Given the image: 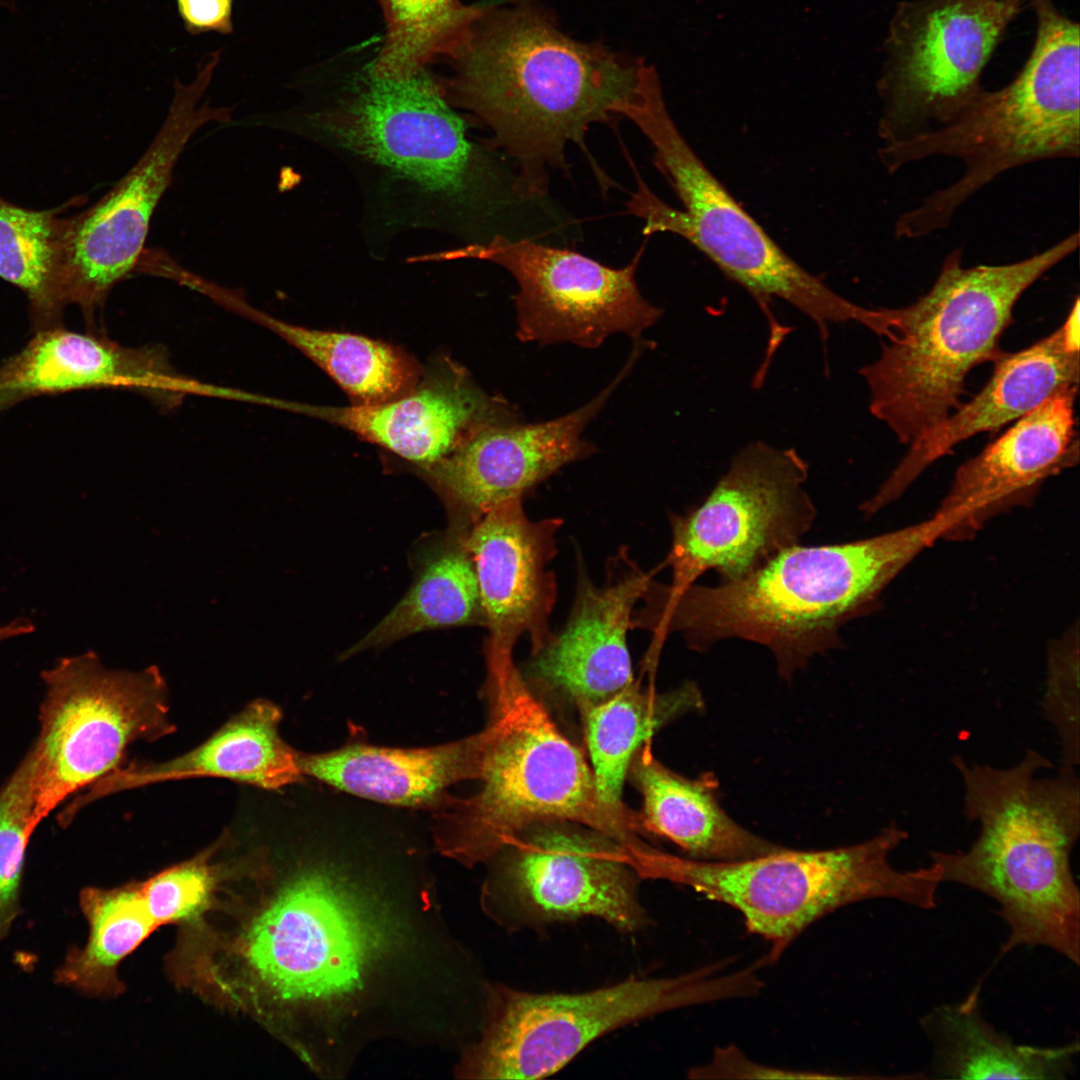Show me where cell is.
<instances>
[{
  "instance_id": "obj_1",
  "label": "cell",
  "mask_w": 1080,
  "mask_h": 1080,
  "mask_svg": "<svg viewBox=\"0 0 1080 1080\" xmlns=\"http://www.w3.org/2000/svg\"><path fill=\"white\" fill-rule=\"evenodd\" d=\"M271 125L345 165L376 246L421 229L464 241L458 252L487 243L484 230L503 200L499 170L426 70L397 79L368 67L325 104Z\"/></svg>"
},
{
  "instance_id": "obj_2",
  "label": "cell",
  "mask_w": 1080,
  "mask_h": 1080,
  "mask_svg": "<svg viewBox=\"0 0 1080 1080\" xmlns=\"http://www.w3.org/2000/svg\"><path fill=\"white\" fill-rule=\"evenodd\" d=\"M452 59L455 73L443 83L450 103L512 158V191L524 200L546 195L551 168L567 169L568 143L585 149L592 124L619 116L647 66L570 38L534 0L488 3Z\"/></svg>"
},
{
  "instance_id": "obj_3",
  "label": "cell",
  "mask_w": 1080,
  "mask_h": 1080,
  "mask_svg": "<svg viewBox=\"0 0 1080 1080\" xmlns=\"http://www.w3.org/2000/svg\"><path fill=\"white\" fill-rule=\"evenodd\" d=\"M947 519L922 522L869 538L784 549L763 565L713 586L692 584L671 592L653 582L638 610L651 646L680 633L705 652L726 639L767 647L778 674L790 680L816 654L841 646L840 629L869 611L888 584L922 551L943 538Z\"/></svg>"
},
{
  "instance_id": "obj_4",
  "label": "cell",
  "mask_w": 1080,
  "mask_h": 1080,
  "mask_svg": "<svg viewBox=\"0 0 1080 1080\" xmlns=\"http://www.w3.org/2000/svg\"><path fill=\"white\" fill-rule=\"evenodd\" d=\"M963 786L964 814L979 826L966 850L929 852L942 882L992 898L1008 927L1001 948L1044 946L1080 962V892L1072 851L1080 835L1077 768L1029 748L1009 767L951 759Z\"/></svg>"
},
{
  "instance_id": "obj_5",
  "label": "cell",
  "mask_w": 1080,
  "mask_h": 1080,
  "mask_svg": "<svg viewBox=\"0 0 1080 1080\" xmlns=\"http://www.w3.org/2000/svg\"><path fill=\"white\" fill-rule=\"evenodd\" d=\"M486 667L481 787L434 811L440 851L465 864L486 862L527 828L564 821L606 835L637 858L649 845L640 817L602 800L591 767L533 693L513 650L486 648Z\"/></svg>"
},
{
  "instance_id": "obj_6",
  "label": "cell",
  "mask_w": 1080,
  "mask_h": 1080,
  "mask_svg": "<svg viewBox=\"0 0 1080 1080\" xmlns=\"http://www.w3.org/2000/svg\"><path fill=\"white\" fill-rule=\"evenodd\" d=\"M1079 246L1075 232L1025 259L964 267L962 249L944 259L931 288L900 308H873L868 329L883 338L859 373L869 410L910 445L961 405L975 367L995 361L1022 294Z\"/></svg>"
},
{
  "instance_id": "obj_7",
  "label": "cell",
  "mask_w": 1080,
  "mask_h": 1080,
  "mask_svg": "<svg viewBox=\"0 0 1080 1080\" xmlns=\"http://www.w3.org/2000/svg\"><path fill=\"white\" fill-rule=\"evenodd\" d=\"M1026 1L1035 16V37L1015 77L1002 88L984 89L946 124L878 150L889 173L935 156L959 159L965 168L953 184L898 217L897 238L917 239L945 229L960 206L1006 171L1079 157V23L1053 0Z\"/></svg>"
},
{
  "instance_id": "obj_8",
  "label": "cell",
  "mask_w": 1080,
  "mask_h": 1080,
  "mask_svg": "<svg viewBox=\"0 0 1080 1080\" xmlns=\"http://www.w3.org/2000/svg\"><path fill=\"white\" fill-rule=\"evenodd\" d=\"M621 116L631 120L653 147L656 168L682 203L674 208L656 196L634 168L637 189L628 211L644 221L643 234L670 232L687 240L729 279L747 290L768 319L769 345L786 335L768 304L782 300L817 325L857 322L861 306L839 295L804 269L737 202L686 141L665 105L658 78H648Z\"/></svg>"
},
{
  "instance_id": "obj_9",
  "label": "cell",
  "mask_w": 1080,
  "mask_h": 1080,
  "mask_svg": "<svg viewBox=\"0 0 1080 1080\" xmlns=\"http://www.w3.org/2000/svg\"><path fill=\"white\" fill-rule=\"evenodd\" d=\"M908 837L892 822L857 844L828 850L783 849L738 861H701L654 848L644 878L687 886L737 910L749 934L770 944L764 964L778 961L813 923L842 907L892 899L920 909L937 905L939 867L900 870L892 852Z\"/></svg>"
},
{
  "instance_id": "obj_10",
  "label": "cell",
  "mask_w": 1080,
  "mask_h": 1080,
  "mask_svg": "<svg viewBox=\"0 0 1080 1080\" xmlns=\"http://www.w3.org/2000/svg\"><path fill=\"white\" fill-rule=\"evenodd\" d=\"M307 815L310 855L237 936L240 985L257 1000L329 1001L360 987L380 929L325 852L326 807Z\"/></svg>"
},
{
  "instance_id": "obj_11",
  "label": "cell",
  "mask_w": 1080,
  "mask_h": 1080,
  "mask_svg": "<svg viewBox=\"0 0 1080 1080\" xmlns=\"http://www.w3.org/2000/svg\"><path fill=\"white\" fill-rule=\"evenodd\" d=\"M720 970L718 963L673 977H630L576 993L497 985L472 1072L489 1079L545 1078L614 1030L680 1008L751 997L763 986L754 967Z\"/></svg>"
},
{
  "instance_id": "obj_12",
  "label": "cell",
  "mask_w": 1080,
  "mask_h": 1080,
  "mask_svg": "<svg viewBox=\"0 0 1080 1080\" xmlns=\"http://www.w3.org/2000/svg\"><path fill=\"white\" fill-rule=\"evenodd\" d=\"M41 677L46 692L40 733L27 754L39 822L119 767L132 743L176 730L167 685L156 666L109 670L89 651L60 658Z\"/></svg>"
},
{
  "instance_id": "obj_13",
  "label": "cell",
  "mask_w": 1080,
  "mask_h": 1080,
  "mask_svg": "<svg viewBox=\"0 0 1080 1080\" xmlns=\"http://www.w3.org/2000/svg\"><path fill=\"white\" fill-rule=\"evenodd\" d=\"M1026 0H902L884 40L877 90L882 144L954 119L985 89L982 76Z\"/></svg>"
},
{
  "instance_id": "obj_14",
  "label": "cell",
  "mask_w": 1080,
  "mask_h": 1080,
  "mask_svg": "<svg viewBox=\"0 0 1080 1080\" xmlns=\"http://www.w3.org/2000/svg\"><path fill=\"white\" fill-rule=\"evenodd\" d=\"M808 474L794 448L760 441L742 448L700 505L671 514V546L660 566L671 569L666 588L680 591L709 570L738 579L799 544L817 515Z\"/></svg>"
},
{
  "instance_id": "obj_15",
  "label": "cell",
  "mask_w": 1080,
  "mask_h": 1080,
  "mask_svg": "<svg viewBox=\"0 0 1080 1080\" xmlns=\"http://www.w3.org/2000/svg\"><path fill=\"white\" fill-rule=\"evenodd\" d=\"M489 861V914L511 932L584 917L623 933L647 928L631 854L606 835L564 821L535 824Z\"/></svg>"
},
{
  "instance_id": "obj_16",
  "label": "cell",
  "mask_w": 1080,
  "mask_h": 1080,
  "mask_svg": "<svg viewBox=\"0 0 1080 1080\" xmlns=\"http://www.w3.org/2000/svg\"><path fill=\"white\" fill-rule=\"evenodd\" d=\"M220 58L210 52L198 64L192 81L175 79L167 115L142 156L98 202L65 219L63 299L65 304H77L87 317L139 264L152 216L188 141L208 123L231 121L234 107L201 101Z\"/></svg>"
},
{
  "instance_id": "obj_17",
  "label": "cell",
  "mask_w": 1080,
  "mask_h": 1080,
  "mask_svg": "<svg viewBox=\"0 0 1080 1080\" xmlns=\"http://www.w3.org/2000/svg\"><path fill=\"white\" fill-rule=\"evenodd\" d=\"M641 253L612 268L573 250L498 234L467 257L494 262L516 280L520 341L596 348L614 333L640 338L662 315L637 286Z\"/></svg>"
},
{
  "instance_id": "obj_18",
  "label": "cell",
  "mask_w": 1080,
  "mask_h": 1080,
  "mask_svg": "<svg viewBox=\"0 0 1080 1080\" xmlns=\"http://www.w3.org/2000/svg\"><path fill=\"white\" fill-rule=\"evenodd\" d=\"M631 354L614 380L573 412L541 423L520 421L481 428L449 454L428 465L433 483L470 528L498 505L522 499L534 486L571 462L594 452L583 438L636 360Z\"/></svg>"
},
{
  "instance_id": "obj_19",
  "label": "cell",
  "mask_w": 1080,
  "mask_h": 1080,
  "mask_svg": "<svg viewBox=\"0 0 1080 1080\" xmlns=\"http://www.w3.org/2000/svg\"><path fill=\"white\" fill-rule=\"evenodd\" d=\"M653 573H645L625 551L610 561L599 587L579 559L574 603L559 634L532 654L523 674L579 708L614 695L633 679L627 633L634 607Z\"/></svg>"
},
{
  "instance_id": "obj_20",
  "label": "cell",
  "mask_w": 1080,
  "mask_h": 1080,
  "mask_svg": "<svg viewBox=\"0 0 1080 1080\" xmlns=\"http://www.w3.org/2000/svg\"><path fill=\"white\" fill-rule=\"evenodd\" d=\"M985 386L967 403L909 445V449L876 493L861 505L871 516L897 500L934 462L960 443L983 432H995L1016 421L1053 395L1079 389V332L1063 324L1036 343L1002 353Z\"/></svg>"
},
{
  "instance_id": "obj_21",
  "label": "cell",
  "mask_w": 1080,
  "mask_h": 1080,
  "mask_svg": "<svg viewBox=\"0 0 1080 1080\" xmlns=\"http://www.w3.org/2000/svg\"><path fill=\"white\" fill-rule=\"evenodd\" d=\"M1078 390L1053 395L959 466L936 510L951 524L944 538L974 535L995 515L1031 501L1048 478L1078 464Z\"/></svg>"
},
{
  "instance_id": "obj_22",
  "label": "cell",
  "mask_w": 1080,
  "mask_h": 1080,
  "mask_svg": "<svg viewBox=\"0 0 1080 1080\" xmlns=\"http://www.w3.org/2000/svg\"><path fill=\"white\" fill-rule=\"evenodd\" d=\"M559 518L533 521L522 499L504 502L474 522L466 534L489 632L487 646L514 650L527 636L531 654L552 639L549 617L556 581L548 565L556 555Z\"/></svg>"
},
{
  "instance_id": "obj_23",
  "label": "cell",
  "mask_w": 1080,
  "mask_h": 1080,
  "mask_svg": "<svg viewBox=\"0 0 1080 1080\" xmlns=\"http://www.w3.org/2000/svg\"><path fill=\"white\" fill-rule=\"evenodd\" d=\"M135 389L176 403L208 396L211 385L178 374L159 347L129 348L59 327L39 330L0 366V410L30 397L85 388Z\"/></svg>"
},
{
  "instance_id": "obj_24",
  "label": "cell",
  "mask_w": 1080,
  "mask_h": 1080,
  "mask_svg": "<svg viewBox=\"0 0 1080 1080\" xmlns=\"http://www.w3.org/2000/svg\"><path fill=\"white\" fill-rule=\"evenodd\" d=\"M282 711L257 699L233 715L206 741L174 758L120 765L89 786L61 813L71 821L85 805L125 790L202 777L229 779L265 790L302 784L297 750L280 735Z\"/></svg>"
},
{
  "instance_id": "obj_25",
  "label": "cell",
  "mask_w": 1080,
  "mask_h": 1080,
  "mask_svg": "<svg viewBox=\"0 0 1080 1080\" xmlns=\"http://www.w3.org/2000/svg\"><path fill=\"white\" fill-rule=\"evenodd\" d=\"M286 410L336 424L426 466L483 427L519 421L506 401L485 395L463 376L430 384L398 400L344 407L287 401Z\"/></svg>"
},
{
  "instance_id": "obj_26",
  "label": "cell",
  "mask_w": 1080,
  "mask_h": 1080,
  "mask_svg": "<svg viewBox=\"0 0 1080 1080\" xmlns=\"http://www.w3.org/2000/svg\"><path fill=\"white\" fill-rule=\"evenodd\" d=\"M488 737L486 727L436 746L395 748L351 740L335 750L297 751L302 774L368 801L438 810L451 802L449 789L478 780Z\"/></svg>"
},
{
  "instance_id": "obj_27",
  "label": "cell",
  "mask_w": 1080,
  "mask_h": 1080,
  "mask_svg": "<svg viewBox=\"0 0 1080 1080\" xmlns=\"http://www.w3.org/2000/svg\"><path fill=\"white\" fill-rule=\"evenodd\" d=\"M629 770L643 798V828L676 844L687 858L738 861L784 848L731 819L712 777L686 778L659 762L648 746L636 752Z\"/></svg>"
},
{
  "instance_id": "obj_28",
  "label": "cell",
  "mask_w": 1080,
  "mask_h": 1080,
  "mask_svg": "<svg viewBox=\"0 0 1080 1080\" xmlns=\"http://www.w3.org/2000/svg\"><path fill=\"white\" fill-rule=\"evenodd\" d=\"M979 995L977 985L962 1001L921 1018L933 1049L932 1077L1050 1080L1073 1074L1078 1041L1056 1047L1018 1044L986 1021Z\"/></svg>"
},
{
  "instance_id": "obj_29",
  "label": "cell",
  "mask_w": 1080,
  "mask_h": 1080,
  "mask_svg": "<svg viewBox=\"0 0 1080 1080\" xmlns=\"http://www.w3.org/2000/svg\"><path fill=\"white\" fill-rule=\"evenodd\" d=\"M703 704L694 683L657 693L633 680L609 698L581 707L591 770L602 800L625 809L623 784L641 745L666 723L701 709Z\"/></svg>"
},
{
  "instance_id": "obj_30",
  "label": "cell",
  "mask_w": 1080,
  "mask_h": 1080,
  "mask_svg": "<svg viewBox=\"0 0 1080 1080\" xmlns=\"http://www.w3.org/2000/svg\"><path fill=\"white\" fill-rule=\"evenodd\" d=\"M467 531L455 528L448 545L427 560L406 595L342 655L343 659L426 630L485 626L476 573L466 546Z\"/></svg>"
},
{
  "instance_id": "obj_31",
  "label": "cell",
  "mask_w": 1080,
  "mask_h": 1080,
  "mask_svg": "<svg viewBox=\"0 0 1080 1080\" xmlns=\"http://www.w3.org/2000/svg\"><path fill=\"white\" fill-rule=\"evenodd\" d=\"M79 900L89 925L88 940L83 948L68 950L54 982L89 996H115L123 990L117 976L120 962L159 926L141 882L111 889L86 887Z\"/></svg>"
},
{
  "instance_id": "obj_32",
  "label": "cell",
  "mask_w": 1080,
  "mask_h": 1080,
  "mask_svg": "<svg viewBox=\"0 0 1080 1080\" xmlns=\"http://www.w3.org/2000/svg\"><path fill=\"white\" fill-rule=\"evenodd\" d=\"M217 300L296 347L359 404L388 401L412 378L407 361L385 343L351 333L293 325L256 310L226 290Z\"/></svg>"
},
{
  "instance_id": "obj_33",
  "label": "cell",
  "mask_w": 1080,
  "mask_h": 1080,
  "mask_svg": "<svg viewBox=\"0 0 1080 1080\" xmlns=\"http://www.w3.org/2000/svg\"><path fill=\"white\" fill-rule=\"evenodd\" d=\"M65 219L0 198V277L23 290L39 330L56 327L66 305L61 263Z\"/></svg>"
},
{
  "instance_id": "obj_34",
  "label": "cell",
  "mask_w": 1080,
  "mask_h": 1080,
  "mask_svg": "<svg viewBox=\"0 0 1080 1080\" xmlns=\"http://www.w3.org/2000/svg\"><path fill=\"white\" fill-rule=\"evenodd\" d=\"M386 34L369 69L377 76L407 78L438 56L453 58L488 4L460 0H378Z\"/></svg>"
},
{
  "instance_id": "obj_35",
  "label": "cell",
  "mask_w": 1080,
  "mask_h": 1080,
  "mask_svg": "<svg viewBox=\"0 0 1080 1080\" xmlns=\"http://www.w3.org/2000/svg\"><path fill=\"white\" fill-rule=\"evenodd\" d=\"M39 823L32 767L26 755L0 790V943L22 911L26 849Z\"/></svg>"
},
{
  "instance_id": "obj_36",
  "label": "cell",
  "mask_w": 1080,
  "mask_h": 1080,
  "mask_svg": "<svg viewBox=\"0 0 1080 1080\" xmlns=\"http://www.w3.org/2000/svg\"><path fill=\"white\" fill-rule=\"evenodd\" d=\"M223 836L190 858L141 882L142 892L158 926L196 921L208 910L224 879L225 868L213 862Z\"/></svg>"
},
{
  "instance_id": "obj_37",
  "label": "cell",
  "mask_w": 1080,
  "mask_h": 1080,
  "mask_svg": "<svg viewBox=\"0 0 1080 1080\" xmlns=\"http://www.w3.org/2000/svg\"><path fill=\"white\" fill-rule=\"evenodd\" d=\"M1080 696L1078 640H1061L1050 647L1041 713L1054 730L1060 765L1080 762Z\"/></svg>"
},
{
  "instance_id": "obj_38",
  "label": "cell",
  "mask_w": 1080,
  "mask_h": 1080,
  "mask_svg": "<svg viewBox=\"0 0 1080 1080\" xmlns=\"http://www.w3.org/2000/svg\"><path fill=\"white\" fill-rule=\"evenodd\" d=\"M689 1077L697 1079H842L850 1076L833 1075L814 1071L787 1070L751 1061L739 1048H717L711 1061L690 1070Z\"/></svg>"
},
{
  "instance_id": "obj_39",
  "label": "cell",
  "mask_w": 1080,
  "mask_h": 1080,
  "mask_svg": "<svg viewBox=\"0 0 1080 1080\" xmlns=\"http://www.w3.org/2000/svg\"><path fill=\"white\" fill-rule=\"evenodd\" d=\"M234 0H176L178 14L191 35L234 32Z\"/></svg>"
},
{
  "instance_id": "obj_40",
  "label": "cell",
  "mask_w": 1080,
  "mask_h": 1080,
  "mask_svg": "<svg viewBox=\"0 0 1080 1080\" xmlns=\"http://www.w3.org/2000/svg\"><path fill=\"white\" fill-rule=\"evenodd\" d=\"M33 624L23 618L15 619L6 625L0 626V642L7 639L29 634L33 632Z\"/></svg>"
},
{
  "instance_id": "obj_41",
  "label": "cell",
  "mask_w": 1080,
  "mask_h": 1080,
  "mask_svg": "<svg viewBox=\"0 0 1080 1080\" xmlns=\"http://www.w3.org/2000/svg\"><path fill=\"white\" fill-rule=\"evenodd\" d=\"M0 8H3L9 12H13L16 9L15 0H0Z\"/></svg>"
}]
</instances>
